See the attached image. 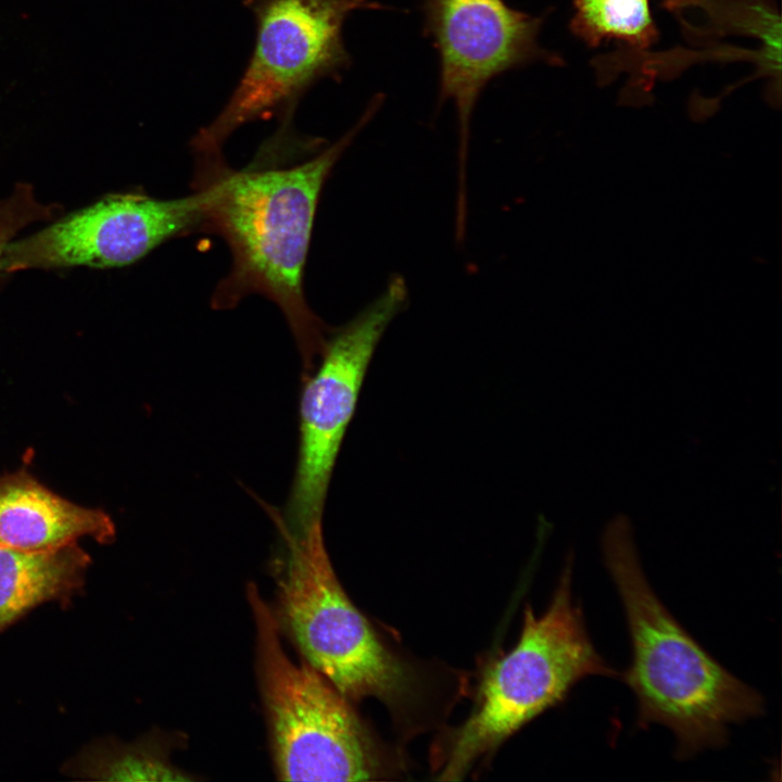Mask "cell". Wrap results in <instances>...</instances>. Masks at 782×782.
<instances>
[{
    "instance_id": "obj_1",
    "label": "cell",
    "mask_w": 782,
    "mask_h": 782,
    "mask_svg": "<svg viewBox=\"0 0 782 782\" xmlns=\"http://www.w3.org/2000/svg\"><path fill=\"white\" fill-rule=\"evenodd\" d=\"M380 104L376 97L349 131L300 164L279 165L283 155L303 149L300 138L283 129L241 171L228 167L222 155L198 157L194 185L212 189L202 231L220 236L231 254L230 270L215 288L212 305L230 308L252 294L270 300L283 314L306 370L327 342L326 326L304 292L319 197L335 164Z\"/></svg>"
},
{
    "instance_id": "obj_2",
    "label": "cell",
    "mask_w": 782,
    "mask_h": 782,
    "mask_svg": "<svg viewBox=\"0 0 782 782\" xmlns=\"http://www.w3.org/2000/svg\"><path fill=\"white\" fill-rule=\"evenodd\" d=\"M601 546L630 633L632 659L621 678L635 695L638 724L669 728L679 758L723 746L731 724L765 712L762 696L711 657L658 598L628 517L606 524Z\"/></svg>"
},
{
    "instance_id": "obj_5",
    "label": "cell",
    "mask_w": 782,
    "mask_h": 782,
    "mask_svg": "<svg viewBox=\"0 0 782 782\" xmlns=\"http://www.w3.org/2000/svg\"><path fill=\"white\" fill-rule=\"evenodd\" d=\"M256 25L253 52L227 103L191 140L197 156L219 155L239 127L283 115L316 81L350 64L344 21L370 0H243Z\"/></svg>"
},
{
    "instance_id": "obj_12",
    "label": "cell",
    "mask_w": 782,
    "mask_h": 782,
    "mask_svg": "<svg viewBox=\"0 0 782 782\" xmlns=\"http://www.w3.org/2000/svg\"><path fill=\"white\" fill-rule=\"evenodd\" d=\"M571 31L590 47L616 39L647 49L658 40L648 0H572Z\"/></svg>"
},
{
    "instance_id": "obj_15",
    "label": "cell",
    "mask_w": 782,
    "mask_h": 782,
    "mask_svg": "<svg viewBox=\"0 0 782 782\" xmlns=\"http://www.w3.org/2000/svg\"><path fill=\"white\" fill-rule=\"evenodd\" d=\"M697 2L698 0H661L663 7L666 10L678 15L679 18L681 17V14L684 10L691 7L695 8L697 5Z\"/></svg>"
},
{
    "instance_id": "obj_7",
    "label": "cell",
    "mask_w": 782,
    "mask_h": 782,
    "mask_svg": "<svg viewBox=\"0 0 782 782\" xmlns=\"http://www.w3.org/2000/svg\"><path fill=\"white\" fill-rule=\"evenodd\" d=\"M407 298L405 280L393 277L374 302L327 340L320 365L301 394L299 456L282 520L283 534L321 522L332 468L368 364Z\"/></svg>"
},
{
    "instance_id": "obj_10",
    "label": "cell",
    "mask_w": 782,
    "mask_h": 782,
    "mask_svg": "<svg viewBox=\"0 0 782 782\" xmlns=\"http://www.w3.org/2000/svg\"><path fill=\"white\" fill-rule=\"evenodd\" d=\"M113 535L103 512L59 496L24 470L0 476V547L38 552L83 537L106 543Z\"/></svg>"
},
{
    "instance_id": "obj_8",
    "label": "cell",
    "mask_w": 782,
    "mask_h": 782,
    "mask_svg": "<svg viewBox=\"0 0 782 782\" xmlns=\"http://www.w3.org/2000/svg\"><path fill=\"white\" fill-rule=\"evenodd\" d=\"M212 190L159 199L144 192H116L56 218L51 225L12 240L1 273L72 266L115 268L131 265L165 241L202 231Z\"/></svg>"
},
{
    "instance_id": "obj_3",
    "label": "cell",
    "mask_w": 782,
    "mask_h": 782,
    "mask_svg": "<svg viewBox=\"0 0 782 782\" xmlns=\"http://www.w3.org/2000/svg\"><path fill=\"white\" fill-rule=\"evenodd\" d=\"M569 556L553 600L537 617L528 607L516 646L485 676L476 709L455 731L440 780H459L544 710L560 703L589 676L621 677L595 649L571 594Z\"/></svg>"
},
{
    "instance_id": "obj_14",
    "label": "cell",
    "mask_w": 782,
    "mask_h": 782,
    "mask_svg": "<svg viewBox=\"0 0 782 782\" xmlns=\"http://www.w3.org/2000/svg\"><path fill=\"white\" fill-rule=\"evenodd\" d=\"M62 212L58 203L40 202L34 187L26 182L16 184L10 195L0 199V276L8 244L30 224L55 219Z\"/></svg>"
},
{
    "instance_id": "obj_6",
    "label": "cell",
    "mask_w": 782,
    "mask_h": 782,
    "mask_svg": "<svg viewBox=\"0 0 782 782\" xmlns=\"http://www.w3.org/2000/svg\"><path fill=\"white\" fill-rule=\"evenodd\" d=\"M283 535L287 554L278 579L279 617L305 661L346 698L375 696L396 704L409 689L408 671L342 589L324 544L321 522Z\"/></svg>"
},
{
    "instance_id": "obj_13",
    "label": "cell",
    "mask_w": 782,
    "mask_h": 782,
    "mask_svg": "<svg viewBox=\"0 0 782 782\" xmlns=\"http://www.w3.org/2000/svg\"><path fill=\"white\" fill-rule=\"evenodd\" d=\"M65 772L90 780H185L161 751L140 742L133 745L113 741L94 742L65 765Z\"/></svg>"
},
{
    "instance_id": "obj_11",
    "label": "cell",
    "mask_w": 782,
    "mask_h": 782,
    "mask_svg": "<svg viewBox=\"0 0 782 782\" xmlns=\"http://www.w3.org/2000/svg\"><path fill=\"white\" fill-rule=\"evenodd\" d=\"M89 565L77 542L38 552L0 547V632L40 604L70 603Z\"/></svg>"
},
{
    "instance_id": "obj_4",
    "label": "cell",
    "mask_w": 782,
    "mask_h": 782,
    "mask_svg": "<svg viewBox=\"0 0 782 782\" xmlns=\"http://www.w3.org/2000/svg\"><path fill=\"white\" fill-rule=\"evenodd\" d=\"M257 670L279 780L360 781L382 773L378 749L344 697L308 663L285 653L273 610L249 584Z\"/></svg>"
},
{
    "instance_id": "obj_9",
    "label": "cell",
    "mask_w": 782,
    "mask_h": 782,
    "mask_svg": "<svg viewBox=\"0 0 782 782\" xmlns=\"http://www.w3.org/2000/svg\"><path fill=\"white\" fill-rule=\"evenodd\" d=\"M427 26L441 61V96L458 113L459 199H465L469 123L477 98L494 76L524 63L550 58L538 43L541 18L503 0H426Z\"/></svg>"
}]
</instances>
